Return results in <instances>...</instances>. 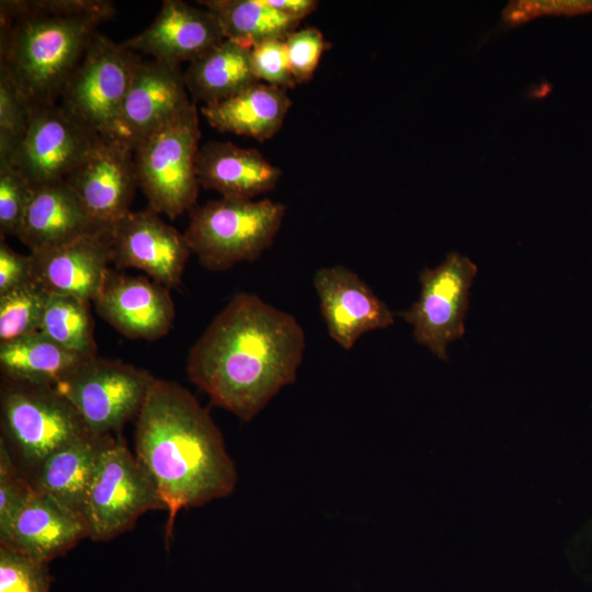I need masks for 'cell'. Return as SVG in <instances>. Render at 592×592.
<instances>
[{
    "label": "cell",
    "mask_w": 592,
    "mask_h": 592,
    "mask_svg": "<svg viewBox=\"0 0 592 592\" xmlns=\"http://www.w3.org/2000/svg\"><path fill=\"white\" fill-rule=\"evenodd\" d=\"M592 12V0H521L511 1L502 12L510 26L520 25L542 15H580Z\"/></svg>",
    "instance_id": "cell-35"
},
{
    "label": "cell",
    "mask_w": 592,
    "mask_h": 592,
    "mask_svg": "<svg viewBox=\"0 0 592 592\" xmlns=\"http://www.w3.org/2000/svg\"><path fill=\"white\" fill-rule=\"evenodd\" d=\"M135 449L168 511L167 546L180 510L225 498L236 487L237 471L220 431L174 382L152 380L136 417Z\"/></svg>",
    "instance_id": "cell-2"
},
{
    "label": "cell",
    "mask_w": 592,
    "mask_h": 592,
    "mask_svg": "<svg viewBox=\"0 0 592 592\" xmlns=\"http://www.w3.org/2000/svg\"><path fill=\"white\" fill-rule=\"evenodd\" d=\"M184 81L193 99L203 105L228 99L260 82L252 69L250 48L227 38L190 62Z\"/></svg>",
    "instance_id": "cell-24"
},
{
    "label": "cell",
    "mask_w": 592,
    "mask_h": 592,
    "mask_svg": "<svg viewBox=\"0 0 592 592\" xmlns=\"http://www.w3.org/2000/svg\"><path fill=\"white\" fill-rule=\"evenodd\" d=\"M155 377L121 361L88 358L54 387L95 435H109L137 417Z\"/></svg>",
    "instance_id": "cell-9"
},
{
    "label": "cell",
    "mask_w": 592,
    "mask_h": 592,
    "mask_svg": "<svg viewBox=\"0 0 592 592\" xmlns=\"http://www.w3.org/2000/svg\"><path fill=\"white\" fill-rule=\"evenodd\" d=\"M305 345L293 315L239 293L191 346L186 372L214 405L250 421L296 380Z\"/></svg>",
    "instance_id": "cell-1"
},
{
    "label": "cell",
    "mask_w": 592,
    "mask_h": 592,
    "mask_svg": "<svg viewBox=\"0 0 592 592\" xmlns=\"http://www.w3.org/2000/svg\"><path fill=\"white\" fill-rule=\"evenodd\" d=\"M33 281V258L21 254L0 240V294Z\"/></svg>",
    "instance_id": "cell-36"
},
{
    "label": "cell",
    "mask_w": 592,
    "mask_h": 592,
    "mask_svg": "<svg viewBox=\"0 0 592 592\" xmlns=\"http://www.w3.org/2000/svg\"><path fill=\"white\" fill-rule=\"evenodd\" d=\"M48 297L34 280L0 294V343L39 331Z\"/></svg>",
    "instance_id": "cell-28"
},
{
    "label": "cell",
    "mask_w": 592,
    "mask_h": 592,
    "mask_svg": "<svg viewBox=\"0 0 592 592\" xmlns=\"http://www.w3.org/2000/svg\"><path fill=\"white\" fill-rule=\"evenodd\" d=\"M312 283L328 333L344 350H351L364 333L395 322L388 306L346 266L320 267Z\"/></svg>",
    "instance_id": "cell-15"
},
{
    "label": "cell",
    "mask_w": 592,
    "mask_h": 592,
    "mask_svg": "<svg viewBox=\"0 0 592 592\" xmlns=\"http://www.w3.org/2000/svg\"><path fill=\"white\" fill-rule=\"evenodd\" d=\"M86 360L41 331L0 343L1 375L8 380L55 386Z\"/></svg>",
    "instance_id": "cell-25"
},
{
    "label": "cell",
    "mask_w": 592,
    "mask_h": 592,
    "mask_svg": "<svg viewBox=\"0 0 592 592\" xmlns=\"http://www.w3.org/2000/svg\"><path fill=\"white\" fill-rule=\"evenodd\" d=\"M112 263L147 273L168 289L177 287L192 253L184 234L147 208L129 212L111 228Z\"/></svg>",
    "instance_id": "cell-11"
},
{
    "label": "cell",
    "mask_w": 592,
    "mask_h": 592,
    "mask_svg": "<svg viewBox=\"0 0 592 592\" xmlns=\"http://www.w3.org/2000/svg\"><path fill=\"white\" fill-rule=\"evenodd\" d=\"M91 217L112 227L127 215L138 185L134 151L99 136L84 158L64 179Z\"/></svg>",
    "instance_id": "cell-13"
},
{
    "label": "cell",
    "mask_w": 592,
    "mask_h": 592,
    "mask_svg": "<svg viewBox=\"0 0 592 592\" xmlns=\"http://www.w3.org/2000/svg\"><path fill=\"white\" fill-rule=\"evenodd\" d=\"M200 138L198 113L191 103L135 147L138 185L156 213L173 219L194 207Z\"/></svg>",
    "instance_id": "cell-6"
},
{
    "label": "cell",
    "mask_w": 592,
    "mask_h": 592,
    "mask_svg": "<svg viewBox=\"0 0 592 592\" xmlns=\"http://www.w3.org/2000/svg\"><path fill=\"white\" fill-rule=\"evenodd\" d=\"M139 61L134 52L98 32L66 83L59 105L92 134L107 137Z\"/></svg>",
    "instance_id": "cell-8"
},
{
    "label": "cell",
    "mask_w": 592,
    "mask_h": 592,
    "mask_svg": "<svg viewBox=\"0 0 592 592\" xmlns=\"http://www.w3.org/2000/svg\"><path fill=\"white\" fill-rule=\"evenodd\" d=\"M111 227L96 223L65 181L34 186L18 238L41 253Z\"/></svg>",
    "instance_id": "cell-20"
},
{
    "label": "cell",
    "mask_w": 592,
    "mask_h": 592,
    "mask_svg": "<svg viewBox=\"0 0 592 592\" xmlns=\"http://www.w3.org/2000/svg\"><path fill=\"white\" fill-rule=\"evenodd\" d=\"M31 104L0 69V164H11L29 129Z\"/></svg>",
    "instance_id": "cell-29"
},
{
    "label": "cell",
    "mask_w": 592,
    "mask_h": 592,
    "mask_svg": "<svg viewBox=\"0 0 592 592\" xmlns=\"http://www.w3.org/2000/svg\"><path fill=\"white\" fill-rule=\"evenodd\" d=\"M291 105L285 89L258 82L228 99L202 105L201 113L219 132L264 141L282 128Z\"/></svg>",
    "instance_id": "cell-23"
},
{
    "label": "cell",
    "mask_w": 592,
    "mask_h": 592,
    "mask_svg": "<svg viewBox=\"0 0 592 592\" xmlns=\"http://www.w3.org/2000/svg\"><path fill=\"white\" fill-rule=\"evenodd\" d=\"M112 436L91 433L55 451L30 478L32 487L84 521L88 490L100 456Z\"/></svg>",
    "instance_id": "cell-22"
},
{
    "label": "cell",
    "mask_w": 592,
    "mask_h": 592,
    "mask_svg": "<svg viewBox=\"0 0 592 592\" xmlns=\"http://www.w3.org/2000/svg\"><path fill=\"white\" fill-rule=\"evenodd\" d=\"M477 272L468 257L448 253L440 265L420 273L418 300L398 314L412 326L415 341L439 358L446 360L448 343L465 333L469 288Z\"/></svg>",
    "instance_id": "cell-10"
},
{
    "label": "cell",
    "mask_w": 592,
    "mask_h": 592,
    "mask_svg": "<svg viewBox=\"0 0 592 592\" xmlns=\"http://www.w3.org/2000/svg\"><path fill=\"white\" fill-rule=\"evenodd\" d=\"M191 103L180 65L140 59L121 113L106 138L134 151L145 137Z\"/></svg>",
    "instance_id": "cell-14"
},
{
    "label": "cell",
    "mask_w": 592,
    "mask_h": 592,
    "mask_svg": "<svg viewBox=\"0 0 592 592\" xmlns=\"http://www.w3.org/2000/svg\"><path fill=\"white\" fill-rule=\"evenodd\" d=\"M198 3L217 19L225 38L249 48L269 39H285L300 23L264 0H204Z\"/></svg>",
    "instance_id": "cell-26"
},
{
    "label": "cell",
    "mask_w": 592,
    "mask_h": 592,
    "mask_svg": "<svg viewBox=\"0 0 592 592\" xmlns=\"http://www.w3.org/2000/svg\"><path fill=\"white\" fill-rule=\"evenodd\" d=\"M200 185L223 197L252 200L273 190L282 177L254 148H243L230 141H209L200 148L196 161Z\"/></svg>",
    "instance_id": "cell-21"
},
{
    "label": "cell",
    "mask_w": 592,
    "mask_h": 592,
    "mask_svg": "<svg viewBox=\"0 0 592 592\" xmlns=\"http://www.w3.org/2000/svg\"><path fill=\"white\" fill-rule=\"evenodd\" d=\"M32 491L31 482L0 441V536L8 531Z\"/></svg>",
    "instance_id": "cell-32"
},
{
    "label": "cell",
    "mask_w": 592,
    "mask_h": 592,
    "mask_svg": "<svg viewBox=\"0 0 592 592\" xmlns=\"http://www.w3.org/2000/svg\"><path fill=\"white\" fill-rule=\"evenodd\" d=\"M225 39L217 19L206 9L181 0H164L155 20L122 45L153 59L192 62Z\"/></svg>",
    "instance_id": "cell-17"
},
{
    "label": "cell",
    "mask_w": 592,
    "mask_h": 592,
    "mask_svg": "<svg viewBox=\"0 0 592 592\" xmlns=\"http://www.w3.org/2000/svg\"><path fill=\"white\" fill-rule=\"evenodd\" d=\"M276 11L297 20H303L312 13L319 2L316 0H264Z\"/></svg>",
    "instance_id": "cell-37"
},
{
    "label": "cell",
    "mask_w": 592,
    "mask_h": 592,
    "mask_svg": "<svg viewBox=\"0 0 592 592\" xmlns=\"http://www.w3.org/2000/svg\"><path fill=\"white\" fill-rule=\"evenodd\" d=\"M0 413V441L29 481L52 453L92 433L54 386L2 378Z\"/></svg>",
    "instance_id": "cell-4"
},
{
    "label": "cell",
    "mask_w": 592,
    "mask_h": 592,
    "mask_svg": "<svg viewBox=\"0 0 592 592\" xmlns=\"http://www.w3.org/2000/svg\"><path fill=\"white\" fill-rule=\"evenodd\" d=\"M286 206L271 200L221 197L193 207L185 240L209 271L257 260L274 241Z\"/></svg>",
    "instance_id": "cell-5"
},
{
    "label": "cell",
    "mask_w": 592,
    "mask_h": 592,
    "mask_svg": "<svg viewBox=\"0 0 592 592\" xmlns=\"http://www.w3.org/2000/svg\"><path fill=\"white\" fill-rule=\"evenodd\" d=\"M289 67L297 84L309 81L330 44L317 27L296 30L285 38Z\"/></svg>",
    "instance_id": "cell-33"
},
{
    "label": "cell",
    "mask_w": 592,
    "mask_h": 592,
    "mask_svg": "<svg viewBox=\"0 0 592 592\" xmlns=\"http://www.w3.org/2000/svg\"><path fill=\"white\" fill-rule=\"evenodd\" d=\"M88 537L84 521L49 496L33 488L0 545L48 563Z\"/></svg>",
    "instance_id": "cell-19"
},
{
    "label": "cell",
    "mask_w": 592,
    "mask_h": 592,
    "mask_svg": "<svg viewBox=\"0 0 592 592\" xmlns=\"http://www.w3.org/2000/svg\"><path fill=\"white\" fill-rule=\"evenodd\" d=\"M98 137L60 105L31 106L27 133L11 164L33 186L61 181L84 158Z\"/></svg>",
    "instance_id": "cell-12"
},
{
    "label": "cell",
    "mask_w": 592,
    "mask_h": 592,
    "mask_svg": "<svg viewBox=\"0 0 592 592\" xmlns=\"http://www.w3.org/2000/svg\"><path fill=\"white\" fill-rule=\"evenodd\" d=\"M90 304L73 296L49 294L39 331L82 357L96 356Z\"/></svg>",
    "instance_id": "cell-27"
},
{
    "label": "cell",
    "mask_w": 592,
    "mask_h": 592,
    "mask_svg": "<svg viewBox=\"0 0 592 592\" xmlns=\"http://www.w3.org/2000/svg\"><path fill=\"white\" fill-rule=\"evenodd\" d=\"M115 13L104 0H2L0 69L31 106L54 105L99 25Z\"/></svg>",
    "instance_id": "cell-3"
},
{
    "label": "cell",
    "mask_w": 592,
    "mask_h": 592,
    "mask_svg": "<svg viewBox=\"0 0 592 592\" xmlns=\"http://www.w3.org/2000/svg\"><path fill=\"white\" fill-rule=\"evenodd\" d=\"M158 509L166 505L151 477L123 439L112 436L87 494L83 519L88 537L112 539L129 530L141 514Z\"/></svg>",
    "instance_id": "cell-7"
},
{
    "label": "cell",
    "mask_w": 592,
    "mask_h": 592,
    "mask_svg": "<svg viewBox=\"0 0 592 592\" xmlns=\"http://www.w3.org/2000/svg\"><path fill=\"white\" fill-rule=\"evenodd\" d=\"M47 563L0 545V592H48Z\"/></svg>",
    "instance_id": "cell-31"
},
{
    "label": "cell",
    "mask_w": 592,
    "mask_h": 592,
    "mask_svg": "<svg viewBox=\"0 0 592 592\" xmlns=\"http://www.w3.org/2000/svg\"><path fill=\"white\" fill-rule=\"evenodd\" d=\"M111 228L45 252L31 253L33 280L49 294L92 303L112 262Z\"/></svg>",
    "instance_id": "cell-18"
},
{
    "label": "cell",
    "mask_w": 592,
    "mask_h": 592,
    "mask_svg": "<svg viewBox=\"0 0 592 592\" xmlns=\"http://www.w3.org/2000/svg\"><path fill=\"white\" fill-rule=\"evenodd\" d=\"M170 289L144 276L109 269L93 299L98 314L123 335L153 341L164 337L174 319Z\"/></svg>",
    "instance_id": "cell-16"
},
{
    "label": "cell",
    "mask_w": 592,
    "mask_h": 592,
    "mask_svg": "<svg viewBox=\"0 0 592 592\" xmlns=\"http://www.w3.org/2000/svg\"><path fill=\"white\" fill-rule=\"evenodd\" d=\"M34 186L13 164H0V234L18 237Z\"/></svg>",
    "instance_id": "cell-30"
},
{
    "label": "cell",
    "mask_w": 592,
    "mask_h": 592,
    "mask_svg": "<svg viewBox=\"0 0 592 592\" xmlns=\"http://www.w3.org/2000/svg\"><path fill=\"white\" fill-rule=\"evenodd\" d=\"M253 72L260 82L292 89L297 86L287 56L285 39H269L250 48Z\"/></svg>",
    "instance_id": "cell-34"
}]
</instances>
